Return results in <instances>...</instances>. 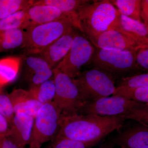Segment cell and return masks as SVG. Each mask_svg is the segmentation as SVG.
Masks as SVG:
<instances>
[{"label": "cell", "mask_w": 148, "mask_h": 148, "mask_svg": "<svg viewBox=\"0 0 148 148\" xmlns=\"http://www.w3.org/2000/svg\"><path fill=\"white\" fill-rule=\"evenodd\" d=\"M23 55L9 56L0 59V88L13 82L18 77Z\"/></svg>", "instance_id": "obj_18"}, {"label": "cell", "mask_w": 148, "mask_h": 148, "mask_svg": "<svg viewBox=\"0 0 148 148\" xmlns=\"http://www.w3.org/2000/svg\"><path fill=\"white\" fill-rule=\"evenodd\" d=\"M124 116L126 120H132L148 126V103H140Z\"/></svg>", "instance_id": "obj_28"}, {"label": "cell", "mask_w": 148, "mask_h": 148, "mask_svg": "<svg viewBox=\"0 0 148 148\" xmlns=\"http://www.w3.org/2000/svg\"><path fill=\"white\" fill-rule=\"evenodd\" d=\"M120 13L129 18L142 22L141 18V0H111Z\"/></svg>", "instance_id": "obj_22"}, {"label": "cell", "mask_w": 148, "mask_h": 148, "mask_svg": "<svg viewBox=\"0 0 148 148\" xmlns=\"http://www.w3.org/2000/svg\"><path fill=\"white\" fill-rule=\"evenodd\" d=\"M135 52L104 49L95 47L90 63L93 68L108 74L116 83L122 78L140 73V72L142 71L136 64Z\"/></svg>", "instance_id": "obj_4"}, {"label": "cell", "mask_w": 148, "mask_h": 148, "mask_svg": "<svg viewBox=\"0 0 148 148\" xmlns=\"http://www.w3.org/2000/svg\"><path fill=\"white\" fill-rule=\"evenodd\" d=\"M110 29L119 31L129 36L140 46L148 47V30L143 22L133 20L119 12L109 27L108 30Z\"/></svg>", "instance_id": "obj_14"}, {"label": "cell", "mask_w": 148, "mask_h": 148, "mask_svg": "<svg viewBox=\"0 0 148 148\" xmlns=\"http://www.w3.org/2000/svg\"><path fill=\"white\" fill-rule=\"evenodd\" d=\"M34 121V117L28 114H15L9 136L19 148H25L30 145Z\"/></svg>", "instance_id": "obj_15"}, {"label": "cell", "mask_w": 148, "mask_h": 148, "mask_svg": "<svg viewBox=\"0 0 148 148\" xmlns=\"http://www.w3.org/2000/svg\"><path fill=\"white\" fill-rule=\"evenodd\" d=\"M116 88L134 89L148 87V73H140L122 78L118 80Z\"/></svg>", "instance_id": "obj_25"}, {"label": "cell", "mask_w": 148, "mask_h": 148, "mask_svg": "<svg viewBox=\"0 0 148 148\" xmlns=\"http://www.w3.org/2000/svg\"><path fill=\"white\" fill-rule=\"evenodd\" d=\"M124 115L101 116L93 114H62L57 136L84 142H100L107 135L120 129Z\"/></svg>", "instance_id": "obj_1"}, {"label": "cell", "mask_w": 148, "mask_h": 148, "mask_svg": "<svg viewBox=\"0 0 148 148\" xmlns=\"http://www.w3.org/2000/svg\"><path fill=\"white\" fill-rule=\"evenodd\" d=\"M135 60L141 70L148 73V47H142L136 51Z\"/></svg>", "instance_id": "obj_30"}, {"label": "cell", "mask_w": 148, "mask_h": 148, "mask_svg": "<svg viewBox=\"0 0 148 148\" xmlns=\"http://www.w3.org/2000/svg\"><path fill=\"white\" fill-rule=\"evenodd\" d=\"M99 148H113V144L112 143L111 144H107L104 145L102 146Z\"/></svg>", "instance_id": "obj_34"}, {"label": "cell", "mask_w": 148, "mask_h": 148, "mask_svg": "<svg viewBox=\"0 0 148 148\" xmlns=\"http://www.w3.org/2000/svg\"><path fill=\"white\" fill-rule=\"evenodd\" d=\"M0 114L8 120L10 125L15 116L13 106L9 94L0 88Z\"/></svg>", "instance_id": "obj_29"}, {"label": "cell", "mask_w": 148, "mask_h": 148, "mask_svg": "<svg viewBox=\"0 0 148 148\" xmlns=\"http://www.w3.org/2000/svg\"><path fill=\"white\" fill-rule=\"evenodd\" d=\"M27 13L28 21L26 29L33 26L58 21L77 14L64 13L52 6L35 4L27 9Z\"/></svg>", "instance_id": "obj_16"}, {"label": "cell", "mask_w": 148, "mask_h": 148, "mask_svg": "<svg viewBox=\"0 0 148 148\" xmlns=\"http://www.w3.org/2000/svg\"><path fill=\"white\" fill-rule=\"evenodd\" d=\"M92 1L87 0H38L34 4L52 6L64 13H77L83 6Z\"/></svg>", "instance_id": "obj_21"}, {"label": "cell", "mask_w": 148, "mask_h": 148, "mask_svg": "<svg viewBox=\"0 0 148 148\" xmlns=\"http://www.w3.org/2000/svg\"><path fill=\"white\" fill-rule=\"evenodd\" d=\"M74 79L85 102L108 97L114 94L116 88L114 80L96 68L81 72Z\"/></svg>", "instance_id": "obj_6"}, {"label": "cell", "mask_w": 148, "mask_h": 148, "mask_svg": "<svg viewBox=\"0 0 148 148\" xmlns=\"http://www.w3.org/2000/svg\"><path fill=\"white\" fill-rule=\"evenodd\" d=\"M10 125L8 120L0 114V137L9 135Z\"/></svg>", "instance_id": "obj_31"}, {"label": "cell", "mask_w": 148, "mask_h": 148, "mask_svg": "<svg viewBox=\"0 0 148 148\" xmlns=\"http://www.w3.org/2000/svg\"><path fill=\"white\" fill-rule=\"evenodd\" d=\"M79 29L77 14L25 29L24 55H38L70 29Z\"/></svg>", "instance_id": "obj_3"}, {"label": "cell", "mask_w": 148, "mask_h": 148, "mask_svg": "<svg viewBox=\"0 0 148 148\" xmlns=\"http://www.w3.org/2000/svg\"><path fill=\"white\" fill-rule=\"evenodd\" d=\"M26 41L25 29H17L0 32V53L24 48Z\"/></svg>", "instance_id": "obj_19"}, {"label": "cell", "mask_w": 148, "mask_h": 148, "mask_svg": "<svg viewBox=\"0 0 148 148\" xmlns=\"http://www.w3.org/2000/svg\"><path fill=\"white\" fill-rule=\"evenodd\" d=\"M140 103L122 96L112 95L85 102L78 114L101 116H125Z\"/></svg>", "instance_id": "obj_9"}, {"label": "cell", "mask_w": 148, "mask_h": 148, "mask_svg": "<svg viewBox=\"0 0 148 148\" xmlns=\"http://www.w3.org/2000/svg\"><path fill=\"white\" fill-rule=\"evenodd\" d=\"M121 148H148V126L138 122L115 136L112 142Z\"/></svg>", "instance_id": "obj_12"}, {"label": "cell", "mask_w": 148, "mask_h": 148, "mask_svg": "<svg viewBox=\"0 0 148 148\" xmlns=\"http://www.w3.org/2000/svg\"><path fill=\"white\" fill-rule=\"evenodd\" d=\"M28 9L19 11L0 20V32L14 29H26L28 21Z\"/></svg>", "instance_id": "obj_23"}, {"label": "cell", "mask_w": 148, "mask_h": 148, "mask_svg": "<svg viewBox=\"0 0 148 148\" xmlns=\"http://www.w3.org/2000/svg\"><path fill=\"white\" fill-rule=\"evenodd\" d=\"M53 140L51 148H92L99 143L82 142L58 136Z\"/></svg>", "instance_id": "obj_27"}, {"label": "cell", "mask_w": 148, "mask_h": 148, "mask_svg": "<svg viewBox=\"0 0 148 148\" xmlns=\"http://www.w3.org/2000/svg\"><path fill=\"white\" fill-rule=\"evenodd\" d=\"M28 90L33 98L42 105L53 102L56 92L53 77L38 85L29 86Z\"/></svg>", "instance_id": "obj_20"}, {"label": "cell", "mask_w": 148, "mask_h": 148, "mask_svg": "<svg viewBox=\"0 0 148 148\" xmlns=\"http://www.w3.org/2000/svg\"><path fill=\"white\" fill-rule=\"evenodd\" d=\"M95 51L92 42L79 31L69 52L54 69L75 78L82 72V67L90 62Z\"/></svg>", "instance_id": "obj_8"}, {"label": "cell", "mask_w": 148, "mask_h": 148, "mask_svg": "<svg viewBox=\"0 0 148 148\" xmlns=\"http://www.w3.org/2000/svg\"><path fill=\"white\" fill-rule=\"evenodd\" d=\"M9 95L15 114L23 113L35 117L42 105L22 88H15Z\"/></svg>", "instance_id": "obj_17"}, {"label": "cell", "mask_w": 148, "mask_h": 148, "mask_svg": "<svg viewBox=\"0 0 148 148\" xmlns=\"http://www.w3.org/2000/svg\"><path fill=\"white\" fill-rule=\"evenodd\" d=\"M141 18L148 30V0H142L141 4Z\"/></svg>", "instance_id": "obj_33"}, {"label": "cell", "mask_w": 148, "mask_h": 148, "mask_svg": "<svg viewBox=\"0 0 148 148\" xmlns=\"http://www.w3.org/2000/svg\"><path fill=\"white\" fill-rule=\"evenodd\" d=\"M112 95L122 96L138 103H148V87L134 89L116 88Z\"/></svg>", "instance_id": "obj_26"}, {"label": "cell", "mask_w": 148, "mask_h": 148, "mask_svg": "<svg viewBox=\"0 0 148 148\" xmlns=\"http://www.w3.org/2000/svg\"><path fill=\"white\" fill-rule=\"evenodd\" d=\"M119 13L108 0L92 1L77 12L79 30L91 41L108 30Z\"/></svg>", "instance_id": "obj_2"}, {"label": "cell", "mask_w": 148, "mask_h": 148, "mask_svg": "<svg viewBox=\"0 0 148 148\" xmlns=\"http://www.w3.org/2000/svg\"><path fill=\"white\" fill-rule=\"evenodd\" d=\"M79 31L76 27L72 28L38 55L44 58L53 69H55L69 52Z\"/></svg>", "instance_id": "obj_13"}, {"label": "cell", "mask_w": 148, "mask_h": 148, "mask_svg": "<svg viewBox=\"0 0 148 148\" xmlns=\"http://www.w3.org/2000/svg\"><path fill=\"white\" fill-rule=\"evenodd\" d=\"M0 148H20L9 135L0 137Z\"/></svg>", "instance_id": "obj_32"}, {"label": "cell", "mask_w": 148, "mask_h": 148, "mask_svg": "<svg viewBox=\"0 0 148 148\" xmlns=\"http://www.w3.org/2000/svg\"><path fill=\"white\" fill-rule=\"evenodd\" d=\"M34 0H0V20L19 11L29 8Z\"/></svg>", "instance_id": "obj_24"}, {"label": "cell", "mask_w": 148, "mask_h": 148, "mask_svg": "<svg viewBox=\"0 0 148 148\" xmlns=\"http://www.w3.org/2000/svg\"><path fill=\"white\" fill-rule=\"evenodd\" d=\"M23 77L29 86H36L53 76V69L39 55L23 54Z\"/></svg>", "instance_id": "obj_10"}, {"label": "cell", "mask_w": 148, "mask_h": 148, "mask_svg": "<svg viewBox=\"0 0 148 148\" xmlns=\"http://www.w3.org/2000/svg\"><path fill=\"white\" fill-rule=\"evenodd\" d=\"M90 41L95 47L119 51L135 52L144 47L139 45L129 36L113 29L107 30Z\"/></svg>", "instance_id": "obj_11"}, {"label": "cell", "mask_w": 148, "mask_h": 148, "mask_svg": "<svg viewBox=\"0 0 148 148\" xmlns=\"http://www.w3.org/2000/svg\"><path fill=\"white\" fill-rule=\"evenodd\" d=\"M56 92L53 102L64 115L78 113L85 102L74 79L53 69Z\"/></svg>", "instance_id": "obj_7"}, {"label": "cell", "mask_w": 148, "mask_h": 148, "mask_svg": "<svg viewBox=\"0 0 148 148\" xmlns=\"http://www.w3.org/2000/svg\"><path fill=\"white\" fill-rule=\"evenodd\" d=\"M62 112L53 102L41 106L34 117L29 148H41L44 143L54 140L61 126Z\"/></svg>", "instance_id": "obj_5"}]
</instances>
